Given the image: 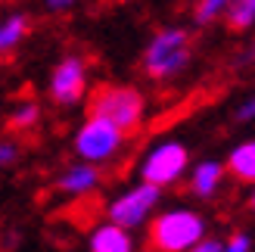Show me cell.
<instances>
[{
	"label": "cell",
	"mask_w": 255,
	"mask_h": 252,
	"mask_svg": "<svg viewBox=\"0 0 255 252\" xmlns=\"http://www.w3.org/2000/svg\"><path fill=\"white\" fill-rule=\"evenodd\" d=\"M122 3H125V0H122Z\"/></svg>",
	"instance_id": "obj_23"
},
{
	"label": "cell",
	"mask_w": 255,
	"mask_h": 252,
	"mask_svg": "<svg viewBox=\"0 0 255 252\" xmlns=\"http://www.w3.org/2000/svg\"><path fill=\"white\" fill-rule=\"evenodd\" d=\"M19 162V143L16 140H0V168H9Z\"/></svg>",
	"instance_id": "obj_17"
},
{
	"label": "cell",
	"mask_w": 255,
	"mask_h": 252,
	"mask_svg": "<svg viewBox=\"0 0 255 252\" xmlns=\"http://www.w3.org/2000/svg\"><path fill=\"white\" fill-rule=\"evenodd\" d=\"M87 109H91V116H100L112 122L116 128H122L125 134H131L140 128V122L146 116V100L131 84H103L94 91Z\"/></svg>",
	"instance_id": "obj_3"
},
{
	"label": "cell",
	"mask_w": 255,
	"mask_h": 252,
	"mask_svg": "<svg viewBox=\"0 0 255 252\" xmlns=\"http://www.w3.org/2000/svg\"><path fill=\"white\" fill-rule=\"evenodd\" d=\"M224 19L234 31H249L255 25V0H234L224 12Z\"/></svg>",
	"instance_id": "obj_13"
},
{
	"label": "cell",
	"mask_w": 255,
	"mask_h": 252,
	"mask_svg": "<svg viewBox=\"0 0 255 252\" xmlns=\"http://www.w3.org/2000/svg\"><path fill=\"white\" fill-rule=\"evenodd\" d=\"M78 6V0H44V9L47 12H69Z\"/></svg>",
	"instance_id": "obj_20"
},
{
	"label": "cell",
	"mask_w": 255,
	"mask_h": 252,
	"mask_svg": "<svg viewBox=\"0 0 255 252\" xmlns=\"http://www.w3.org/2000/svg\"><path fill=\"white\" fill-rule=\"evenodd\" d=\"M206 234L209 224L196 209H168L149 218L146 243L152 252H190Z\"/></svg>",
	"instance_id": "obj_2"
},
{
	"label": "cell",
	"mask_w": 255,
	"mask_h": 252,
	"mask_svg": "<svg viewBox=\"0 0 255 252\" xmlns=\"http://www.w3.org/2000/svg\"><path fill=\"white\" fill-rule=\"evenodd\" d=\"M87 249L91 252H134V231L122 228L116 221H103L100 228H94Z\"/></svg>",
	"instance_id": "obj_10"
},
{
	"label": "cell",
	"mask_w": 255,
	"mask_h": 252,
	"mask_svg": "<svg viewBox=\"0 0 255 252\" xmlns=\"http://www.w3.org/2000/svg\"><path fill=\"white\" fill-rule=\"evenodd\" d=\"M224 252H252V237L246 231L231 234V240H224Z\"/></svg>",
	"instance_id": "obj_16"
},
{
	"label": "cell",
	"mask_w": 255,
	"mask_h": 252,
	"mask_svg": "<svg viewBox=\"0 0 255 252\" xmlns=\"http://www.w3.org/2000/svg\"><path fill=\"white\" fill-rule=\"evenodd\" d=\"M190 252H224V240H218V237H202V240L190 249Z\"/></svg>",
	"instance_id": "obj_19"
},
{
	"label": "cell",
	"mask_w": 255,
	"mask_h": 252,
	"mask_svg": "<svg viewBox=\"0 0 255 252\" xmlns=\"http://www.w3.org/2000/svg\"><path fill=\"white\" fill-rule=\"evenodd\" d=\"M37 122H41V106H37L34 100H22L9 116V128L12 131H31Z\"/></svg>",
	"instance_id": "obj_15"
},
{
	"label": "cell",
	"mask_w": 255,
	"mask_h": 252,
	"mask_svg": "<svg viewBox=\"0 0 255 252\" xmlns=\"http://www.w3.org/2000/svg\"><path fill=\"white\" fill-rule=\"evenodd\" d=\"M249 209H252V215H255V184H252V190H249Z\"/></svg>",
	"instance_id": "obj_22"
},
{
	"label": "cell",
	"mask_w": 255,
	"mask_h": 252,
	"mask_svg": "<svg viewBox=\"0 0 255 252\" xmlns=\"http://www.w3.org/2000/svg\"><path fill=\"white\" fill-rule=\"evenodd\" d=\"M31 31V22L25 12H12V16L0 19V56H9Z\"/></svg>",
	"instance_id": "obj_12"
},
{
	"label": "cell",
	"mask_w": 255,
	"mask_h": 252,
	"mask_svg": "<svg viewBox=\"0 0 255 252\" xmlns=\"http://www.w3.org/2000/svg\"><path fill=\"white\" fill-rule=\"evenodd\" d=\"M125 137L128 134L122 128H116L112 122L87 112V119L81 122V128L75 131V137H72V149H75V156H78L81 162L106 165V162H112L122 153Z\"/></svg>",
	"instance_id": "obj_4"
},
{
	"label": "cell",
	"mask_w": 255,
	"mask_h": 252,
	"mask_svg": "<svg viewBox=\"0 0 255 252\" xmlns=\"http://www.w3.org/2000/svg\"><path fill=\"white\" fill-rule=\"evenodd\" d=\"M190 171V149L181 140H159L146 149L140 159V181L156 184V187H171Z\"/></svg>",
	"instance_id": "obj_5"
},
{
	"label": "cell",
	"mask_w": 255,
	"mask_h": 252,
	"mask_svg": "<svg viewBox=\"0 0 255 252\" xmlns=\"http://www.w3.org/2000/svg\"><path fill=\"white\" fill-rule=\"evenodd\" d=\"M190 56H193V44H190L187 28H181V25H165L143 47V72L156 84L174 81L177 75L187 72Z\"/></svg>",
	"instance_id": "obj_1"
},
{
	"label": "cell",
	"mask_w": 255,
	"mask_h": 252,
	"mask_svg": "<svg viewBox=\"0 0 255 252\" xmlns=\"http://www.w3.org/2000/svg\"><path fill=\"white\" fill-rule=\"evenodd\" d=\"M224 181H227V168H224V162H218V159H202V162H196V165L187 171V190L193 193L196 199L218 196Z\"/></svg>",
	"instance_id": "obj_9"
},
{
	"label": "cell",
	"mask_w": 255,
	"mask_h": 252,
	"mask_svg": "<svg viewBox=\"0 0 255 252\" xmlns=\"http://www.w3.org/2000/svg\"><path fill=\"white\" fill-rule=\"evenodd\" d=\"M159 203H162V187L137 181L134 187H128V190H122L119 196L109 199L106 218L122 224V228H128V231H137V228H143V224L156 215Z\"/></svg>",
	"instance_id": "obj_6"
},
{
	"label": "cell",
	"mask_w": 255,
	"mask_h": 252,
	"mask_svg": "<svg viewBox=\"0 0 255 252\" xmlns=\"http://www.w3.org/2000/svg\"><path fill=\"white\" fill-rule=\"evenodd\" d=\"M237 62H240V66H249V62H255V41H252V44L243 50V56H240Z\"/></svg>",
	"instance_id": "obj_21"
},
{
	"label": "cell",
	"mask_w": 255,
	"mask_h": 252,
	"mask_svg": "<svg viewBox=\"0 0 255 252\" xmlns=\"http://www.w3.org/2000/svg\"><path fill=\"white\" fill-rule=\"evenodd\" d=\"M47 94L62 109L78 106L81 100L87 97V62L81 56H75V53L62 56L56 66H53V72H50Z\"/></svg>",
	"instance_id": "obj_7"
},
{
	"label": "cell",
	"mask_w": 255,
	"mask_h": 252,
	"mask_svg": "<svg viewBox=\"0 0 255 252\" xmlns=\"http://www.w3.org/2000/svg\"><path fill=\"white\" fill-rule=\"evenodd\" d=\"M234 119H237L240 125H246V122H255V94H252V97H246L243 103L237 106V112H234Z\"/></svg>",
	"instance_id": "obj_18"
},
{
	"label": "cell",
	"mask_w": 255,
	"mask_h": 252,
	"mask_svg": "<svg viewBox=\"0 0 255 252\" xmlns=\"http://www.w3.org/2000/svg\"><path fill=\"white\" fill-rule=\"evenodd\" d=\"M231 3H234V0H196V3H193V25L206 28V25L224 19V12H227Z\"/></svg>",
	"instance_id": "obj_14"
},
{
	"label": "cell",
	"mask_w": 255,
	"mask_h": 252,
	"mask_svg": "<svg viewBox=\"0 0 255 252\" xmlns=\"http://www.w3.org/2000/svg\"><path fill=\"white\" fill-rule=\"evenodd\" d=\"M100 181H103V174H100V165H91V162H75V165L62 168L59 178H56V190L62 196H72V199H81V196H91Z\"/></svg>",
	"instance_id": "obj_8"
},
{
	"label": "cell",
	"mask_w": 255,
	"mask_h": 252,
	"mask_svg": "<svg viewBox=\"0 0 255 252\" xmlns=\"http://www.w3.org/2000/svg\"><path fill=\"white\" fill-rule=\"evenodd\" d=\"M224 168H227V174H231L234 181L249 184V187L255 184V137H252V140L237 143L231 153H227Z\"/></svg>",
	"instance_id": "obj_11"
}]
</instances>
